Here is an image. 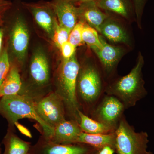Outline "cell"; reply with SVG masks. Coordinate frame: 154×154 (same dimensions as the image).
I'll return each mask as SVG.
<instances>
[{"instance_id":"cell-1","label":"cell","mask_w":154,"mask_h":154,"mask_svg":"<svg viewBox=\"0 0 154 154\" xmlns=\"http://www.w3.org/2000/svg\"><path fill=\"white\" fill-rule=\"evenodd\" d=\"M80 64L76 53L68 59H63L56 72L53 91L62 100L67 119L79 123L80 110L76 96V82Z\"/></svg>"},{"instance_id":"cell-2","label":"cell","mask_w":154,"mask_h":154,"mask_svg":"<svg viewBox=\"0 0 154 154\" xmlns=\"http://www.w3.org/2000/svg\"><path fill=\"white\" fill-rule=\"evenodd\" d=\"M102 72L94 63L80 64L77 79V99L81 111L89 116L105 94L107 84Z\"/></svg>"},{"instance_id":"cell-3","label":"cell","mask_w":154,"mask_h":154,"mask_svg":"<svg viewBox=\"0 0 154 154\" xmlns=\"http://www.w3.org/2000/svg\"><path fill=\"white\" fill-rule=\"evenodd\" d=\"M144 60L139 52L135 66L129 73L107 83L105 94L119 99L124 105L125 110L135 106L137 103L148 94L145 88L142 69Z\"/></svg>"},{"instance_id":"cell-4","label":"cell","mask_w":154,"mask_h":154,"mask_svg":"<svg viewBox=\"0 0 154 154\" xmlns=\"http://www.w3.org/2000/svg\"><path fill=\"white\" fill-rule=\"evenodd\" d=\"M0 114L6 119L8 128H14L19 119H29L35 120L41 128V135L49 139L53 128L42 120L36 113L34 102L22 95L4 96L0 99Z\"/></svg>"},{"instance_id":"cell-5","label":"cell","mask_w":154,"mask_h":154,"mask_svg":"<svg viewBox=\"0 0 154 154\" xmlns=\"http://www.w3.org/2000/svg\"><path fill=\"white\" fill-rule=\"evenodd\" d=\"M115 152L117 154H153L147 150L149 135L135 131L123 116L116 130Z\"/></svg>"},{"instance_id":"cell-6","label":"cell","mask_w":154,"mask_h":154,"mask_svg":"<svg viewBox=\"0 0 154 154\" xmlns=\"http://www.w3.org/2000/svg\"><path fill=\"white\" fill-rule=\"evenodd\" d=\"M125 110L116 97L105 94L90 114L91 118L116 130Z\"/></svg>"},{"instance_id":"cell-7","label":"cell","mask_w":154,"mask_h":154,"mask_svg":"<svg viewBox=\"0 0 154 154\" xmlns=\"http://www.w3.org/2000/svg\"><path fill=\"white\" fill-rule=\"evenodd\" d=\"M34 106L36 113L42 120L53 129L67 119L63 102L53 91L34 102Z\"/></svg>"},{"instance_id":"cell-8","label":"cell","mask_w":154,"mask_h":154,"mask_svg":"<svg viewBox=\"0 0 154 154\" xmlns=\"http://www.w3.org/2000/svg\"><path fill=\"white\" fill-rule=\"evenodd\" d=\"M8 53L17 62L22 63L25 59L28 50L29 34L28 28L21 17H17L8 29Z\"/></svg>"},{"instance_id":"cell-9","label":"cell","mask_w":154,"mask_h":154,"mask_svg":"<svg viewBox=\"0 0 154 154\" xmlns=\"http://www.w3.org/2000/svg\"><path fill=\"white\" fill-rule=\"evenodd\" d=\"M96 149L85 144H60L54 143L41 135L35 146L30 147L29 154H90Z\"/></svg>"},{"instance_id":"cell-10","label":"cell","mask_w":154,"mask_h":154,"mask_svg":"<svg viewBox=\"0 0 154 154\" xmlns=\"http://www.w3.org/2000/svg\"><path fill=\"white\" fill-rule=\"evenodd\" d=\"M100 38L102 47L91 49L99 59L104 76L110 78L114 74L119 61L125 53V50L121 46L108 44L102 36Z\"/></svg>"},{"instance_id":"cell-11","label":"cell","mask_w":154,"mask_h":154,"mask_svg":"<svg viewBox=\"0 0 154 154\" xmlns=\"http://www.w3.org/2000/svg\"><path fill=\"white\" fill-rule=\"evenodd\" d=\"M75 0H56L52 7L60 25L71 30L79 19V7Z\"/></svg>"},{"instance_id":"cell-12","label":"cell","mask_w":154,"mask_h":154,"mask_svg":"<svg viewBox=\"0 0 154 154\" xmlns=\"http://www.w3.org/2000/svg\"><path fill=\"white\" fill-rule=\"evenodd\" d=\"M82 132V131L78 122L66 119L54 128L53 134L48 140L54 143L60 144L75 143Z\"/></svg>"},{"instance_id":"cell-13","label":"cell","mask_w":154,"mask_h":154,"mask_svg":"<svg viewBox=\"0 0 154 154\" xmlns=\"http://www.w3.org/2000/svg\"><path fill=\"white\" fill-rule=\"evenodd\" d=\"M99 33L114 43L129 45L130 39L126 29L116 19L108 16L99 28Z\"/></svg>"},{"instance_id":"cell-14","label":"cell","mask_w":154,"mask_h":154,"mask_svg":"<svg viewBox=\"0 0 154 154\" xmlns=\"http://www.w3.org/2000/svg\"><path fill=\"white\" fill-rule=\"evenodd\" d=\"M79 18L83 19L88 25L99 31L109 14L103 12L97 5L96 2L81 4L79 7Z\"/></svg>"},{"instance_id":"cell-15","label":"cell","mask_w":154,"mask_h":154,"mask_svg":"<svg viewBox=\"0 0 154 154\" xmlns=\"http://www.w3.org/2000/svg\"><path fill=\"white\" fill-rule=\"evenodd\" d=\"M97 5L107 12H111L130 21L136 18L132 0H97Z\"/></svg>"},{"instance_id":"cell-16","label":"cell","mask_w":154,"mask_h":154,"mask_svg":"<svg viewBox=\"0 0 154 154\" xmlns=\"http://www.w3.org/2000/svg\"><path fill=\"white\" fill-rule=\"evenodd\" d=\"M22 85L20 70L17 66L11 64L8 75L0 86V99L4 96L19 95Z\"/></svg>"},{"instance_id":"cell-17","label":"cell","mask_w":154,"mask_h":154,"mask_svg":"<svg viewBox=\"0 0 154 154\" xmlns=\"http://www.w3.org/2000/svg\"><path fill=\"white\" fill-rule=\"evenodd\" d=\"M76 143L88 145L97 150L106 146L111 147L115 150V132L107 134H91L82 131Z\"/></svg>"},{"instance_id":"cell-18","label":"cell","mask_w":154,"mask_h":154,"mask_svg":"<svg viewBox=\"0 0 154 154\" xmlns=\"http://www.w3.org/2000/svg\"><path fill=\"white\" fill-rule=\"evenodd\" d=\"M5 147L4 154H28L30 143L19 138L15 133L14 128H8L3 140Z\"/></svg>"},{"instance_id":"cell-19","label":"cell","mask_w":154,"mask_h":154,"mask_svg":"<svg viewBox=\"0 0 154 154\" xmlns=\"http://www.w3.org/2000/svg\"><path fill=\"white\" fill-rule=\"evenodd\" d=\"M79 125L83 132L91 134H107L115 132L116 129L94 120L90 116L79 111Z\"/></svg>"},{"instance_id":"cell-20","label":"cell","mask_w":154,"mask_h":154,"mask_svg":"<svg viewBox=\"0 0 154 154\" xmlns=\"http://www.w3.org/2000/svg\"><path fill=\"white\" fill-rule=\"evenodd\" d=\"M30 9L37 24L52 37L55 21L51 11L48 8L40 6H31Z\"/></svg>"},{"instance_id":"cell-21","label":"cell","mask_w":154,"mask_h":154,"mask_svg":"<svg viewBox=\"0 0 154 154\" xmlns=\"http://www.w3.org/2000/svg\"><path fill=\"white\" fill-rule=\"evenodd\" d=\"M82 38L84 43H85L91 48L102 47V43L98 31L88 24H85L83 29Z\"/></svg>"},{"instance_id":"cell-22","label":"cell","mask_w":154,"mask_h":154,"mask_svg":"<svg viewBox=\"0 0 154 154\" xmlns=\"http://www.w3.org/2000/svg\"><path fill=\"white\" fill-rule=\"evenodd\" d=\"M57 23L55 21L52 39L56 46L60 48L62 45L68 41L69 36L71 30L60 24H57Z\"/></svg>"},{"instance_id":"cell-23","label":"cell","mask_w":154,"mask_h":154,"mask_svg":"<svg viewBox=\"0 0 154 154\" xmlns=\"http://www.w3.org/2000/svg\"><path fill=\"white\" fill-rule=\"evenodd\" d=\"M79 19L80 21H78L71 31L68 39L69 42L75 47L80 46L84 43L82 35L86 22L83 19L81 18H79Z\"/></svg>"},{"instance_id":"cell-24","label":"cell","mask_w":154,"mask_h":154,"mask_svg":"<svg viewBox=\"0 0 154 154\" xmlns=\"http://www.w3.org/2000/svg\"><path fill=\"white\" fill-rule=\"evenodd\" d=\"M11 67V62L8 49L7 48L4 47L0 54V86L5 79Z\"/></svg>"},{"instance_id":"cell-25","label":"cell","mask_w":154,"mask_h":154,"mask_svg":"<svg viewBox=\"0 0 154 154\" xmlns=\"http://www.w3.org/2000/svg\"><path fill=\"white\" fill-rule=\"evenodd\" d=\"M147 0H132L134 6L136 19L137 22L138 26L141 28V20L143 14Z\"/></svg>"},{"instance_id":"cell-26","label":"cell","mask_w":154,"mask_h":154,"mask_svg":"<svg viewBox=\"0 0 154 154\" xmlns=\"http://www.w3.org/2000/svg\"><path fill=\"white\" fill-rule=\"evenodd\" d=\"M76 48L69 41L64 43L60 46V49L63 59H68L75 53Z\"/></svg>"},{"instance_id":"cell-27","label":"cell","mask_w":154,"mask_h":154,"mask_svg":"<svg viewBox=\"0 0 154 154\" xmlns=\"http://www.w3.org/2000/svg\"><path fill=\"white\" fill-rule=\"evenodd\" d=\"M11 3L8 1L0 0V24L3 23V18L6 11L11 8Z\"/></svg>"},{"instance_id":"cell-28","label":"cell","mask_w":154,"mask_h":154,"mask_svg":"<svg viewBox=\"0 0 154 154\" xmlns=\"http://www.w3.org/2000/svg\"><path fill=\"white\" fill-rule=\"evenodd\" d=\"M97 150V154H113L115 152L114 149L109 146H106Z\"/></svg>"},{"instance_id":"cell-29","label":"cell","mask_w":154,"mask_h":154,"mask_svg":"<svg viewBox=\"0 0 154 154\" xmlns=\"http://www.w3.org/2000/svg\"><path fill=\"white\" fill-rule=\"evenodd\" d=\"M4 33L3 28L2 27V24H0V54L2 50V43L4 38Z\"/></svg>"},{"instance_id":"cell-30","label":"cell","mask_w":154,"mask_h":154,"mask_svg":"<svg viewBox=\"0 0 154 154\" xmlns=\"http://www.w3.org/2000/svg\"><path fill=\"white\" fill-rule=\"evenodd\" d=\"M97 0H75L76 3H78L79 5L83 4V3L90 2H96Z\"/></svg>"},{"instance_id":"cell-31","label":"cell","mask_w":154,"mask_h":154,"mask_svg":"<svg viewBox=\"0 0 154 154\" xmlns=\"http://www.w3.org/2000/svg\"><path fill=\"white\" fill-rule=\"evenodd\" d=\"M90 154H97V150L96 149H95L94 151L92 152Z\"/></svg>"},{"instance_id":"cell-32","label":"cell","mask_w":154,"mask_h":154,"mask_svg":"<svg viewBox=\"0 0 154 154\" xmlns=\"http://www.w3.org/2000/svg\"><path fill=\"white\" fill-rule=\"evenodd\" d=\"M28 154H29V153Z\"/></svg>"}]
</instances>
